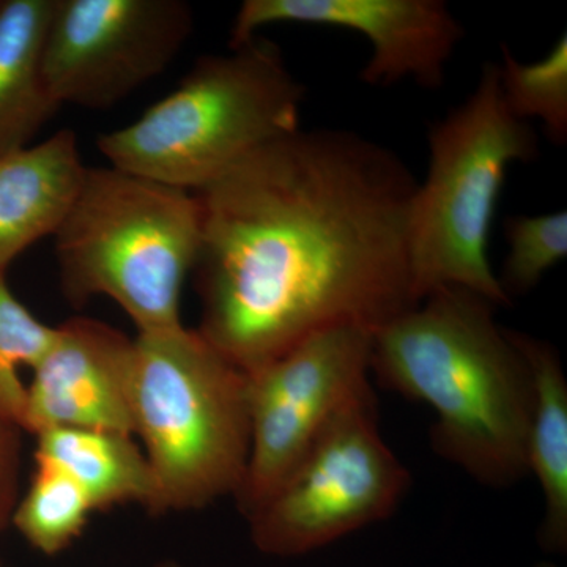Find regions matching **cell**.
<instances>
[{
  "instance_id": "1",
  "label": "cell",
  "mask_w": 567,
  "mask_h": 567,
  "mask_svg": "<svg viewBox=\"0 0 567 567\" xmlns=\"http://www.w3.org/2000/svg\"><path fill=\"white\" fill-rule=\"evenodd\" d=\"M417 182L385 145L298 130L196 193L197 331L249 374L309 336L375 333L415 308L409 260Z\"/></svg>"
},
{
  "instance_id": "2",
  "label": "cell",
  "mask_w": 567,
  "mask_h": 567,
  "mask_svg": "<svg viewBox=\"0 0 567 567\" xmlns=\"http://www.w3.org/2000/svg\"><path fill=\"white\" fill-rule=\"evenodd\" d=\"M496 306L443 287L372 334L371 374L386 390L435 413L432 450L486 487L528 473L533 382Z\"/></svg>"
},
{
  "instance_id": "3",
  "label": "cell",
  "mask_w": 567,
  "mask_h": 567,
  "mask_svg": "<svg viewBox=\"0 0 567 567\" xmlns=\"http://www.w3.org/2000/svg\"><path fill=\"white\" fill-rule=\"evenodd\" d=\"M305 87L281 48L254 37L197 59L175 91L140 118L103 133L110 166L197 193L246 156L301 128Z\"/></svg>"
},
{
  "instance_id": "4",
  "label": "cell",
  "mask_w": 567,
  "mask_h": 567,
  "mask_svg": "<svg viewBox=\"0 0 567 567\" xmlns=\"http://www.w3.org/2000/svg\"><path fill=\"white\" fill-rule=\"evenodd\" d=\"M52 238L69 303L110 298L137 333L182 327L183 287L200 248L196 193L114 166H87Z\"/></svg>"
},
{
  "instance_id": "5",
  "label": "cell",
  "mask_w": 567,
  "mask_h": 567,
  "mask_svg": "<svg viewBox=\"0 0 567 567\" xmlns=\"http://www.w3.org/2000/svg\"><path fill=\"white\" fill-rule=\"evenodd\" d=\"M132 409L155 477V516L237 494L251 443L248 375L197 328L134 336Z\"/></svg>"
},
{
  "instance_id": "6",
  "label": "cell",
  "mask_w": 567,
  "mask_h": 567,
  "mask_svg": "<svg viewBox=\"0 0 567 567\" xmlns=\"http://www.w3.org/2000/svg\"><path fill=\"white\" fill-rule=\"evenodd\" d=\"M537 140L507 111L498 70L487 63L475 91L429 132V169L409 219V260L417 303L462 287L496 308L511 306L488 256L492 224L507 169L532 162Z\"/></svg>"
},
{
  "instance_id": "7",
  "label": "cell",
  "mask_w": 567,
  "mask_h": 567,
  "mask_svg": "<svg viewBox=\"0 0 567 567\" xmlns=\"http://www.w3.org/2000/svg\"><path fill=\"white\" fill-rule=\"evenodd\" d=\"M412 475L379 429L374 388L346 406L276 494L248 518L257 550L300 557L398 509Z\"/></svg>"
},
{
  "instance_id": "8",
  "label": "cell",
  "mask_w": 567,
  "mask_h": 567,
  "mask_svg": "<svg viewBox=\"0 0 567 567\" xmlns=\"http://www.w3.org/2000/svg\"><path fill=\"white\" fill-rule=\"evenodd\" d=\"M371 350V331L330 328L246 374L251 443L234 496L246 520L282 486L331 421L372 388Z\"/></svg>"
},
{
  "instance_id": "9",
  "label": "cell",
  "mask_w": 567,
  "mask_h": 567,
  "mask_svg": "<svg viewBox=\"0 0 567 567\" xmlns=\"http://www.w3.org/2000/svg\"><path fill=\"white\" fill-rule=\"evenodd\" d=\"M185 0H54L43 74L59 106L106 111L164 73L194 32Z\"/></svg>"
},
{
  "instance_id": "10",
  "label": "cell",
  "mask_w": 567,
  "mask_h": 567,
  "mask_svg": "<svg viewBox=\"0 0 567 567\" xmlns=\"http://www.w3.org/2000/svg\"><path fill=\"white\" fill-rule=\"evenodd\" d=\"M316 24L363 33L371 58L361 71L368 85L413 81L439 89L464 28L442 0H245L235 13L229 50L265 25Z\"/></svg>"
},
{
  "instance_id": "11",
  "label": "cell",
  "mask_w": 567,
  "mask_h": 567,
  "mask_svg": "<svg viewBox=\"0 0 567 567\" xmlns=\"http://www.w3.org/2000/svg\"><path fill=\"white\" fill-rule=\"evenodd\" d=\"M134 338L92 319L55 324L47 352L28 383L24 432L93 429L134 436Z\"/></svg>"
},
{
  "instance_id": "12",
  "label": "cell",
  "mask_w": 567,
  "mask_h": 567,
  "mask_svg": "<svg viewBox=\"0 0 567 567\" xmlns=\"http://www.w3.org/2000/svg\"><path fill=\"white\" fill-rule=\"evenodd\" d=\"M85 169L76 134L66 128L0 156V275L33 245L54 237Z\"/></svg>"
},
{
  "instance_id": "13",
  "label": "cell",
  "mask_w": 567,
  "mask_h": 567,
  "mask_svg": "<svg viewBox=\"0 0 567 567\" xmlns=\"http://www.w3.org/2000/svg\"><path fill=\"white\" fill-rule=\"evenodd\" d=\"M52 6L54 0H0V156L33 144L61 110L43 74Z\"/></svg>"
},
{
  "instance_id": "14",
  "label": "cell",
  "mask_w": 567,
  "mask_h": 567,
  "mask_svg": "<svg viewBox=\"0 0 567 567\" xmlns=\"http://www.w3.org/2000/svg\"><path fill=\"white\" fill-rule=\"evenodd\" d=\"M533 382V412L528 434V473L544 496L539 540L548 550L567 547V379L561 358L543 339L518 333Z\"/></svg>"
},
{
  "instance_id": "15",
  "label": "cell",
  "mask_w": 567,
  "mask_h": 567,
  "mask_svg": "<svg viewBox=\"0 0 567 567\" xmlns=\"http://www.w3.org/2000/svg\"><path fill=\"white\" fill-rule=\"evenodd\" d=\"M35 439V458L69 475L87 495L95 513L134 503L155 514V477L133 435L50 429Z\"/></svg>"
},
{
  "instance_id": "16",
  "label": "cell",
  "mask_w": 567,
  "mask_h": 567,
  "mask_svg": "<svg viewBox=\"0 0 567 567\" xmlns=\"http://www.w3.org/2000/svg\"><path fill=\"white\" fill-rule=\"evenodd\" d=\"M93 513L87 495L69 475L35 458L31 486L14 507L11 527L37 551L55 557L80 539Z\"/></svg>"
},
{
  "instance_id": "17",
  "label": "cell",
  "mask_w": 567,
  "mask_h": 567,
  "mask_svg": "<svg viewBox=\"0 0 567 567\" xmlns=\"http://www.w3.org/2000/svg\"><path fill=\"white\" fill-rule=\"evenodd\" d=\"M498 70L499 91L507 111L528 122L537 118L551 141L567 140V33H563L539 61L522 63L503 47Z\"/></svg>"
},
{
  "instance_id": "18",
  "label": "cell",
  "mask_w": 567,
  "mask_h": 567,
  "mask_svg": "<svg viewBox=\"0 0 567 567\" xmlns=\"http://www.w3.org/2000/svg\"><path fill=\"white\" fill-rule=\"evenodd\" d=\"M55 327L44 323L11 292L0 275V421L24 432L28 383L22 371H32L54 339ZM25 434V432H24Z\"/></svg>"
},
{
  "instance_id": "19",
  "label": "cell",
  "mask_w": 567,
  "mask_h": 567,
  "mask_svg": "<svg viewBox=\"0 0 567 567\" xmlns=\"http://www.w3.org/2000/svg\"><path fill=\"white\" fill-rule=\"evenodd\" d=\"M507 256L499 286L506 297H522L567 256V212L513 216L505 221Z\"/></svg>"
},
{
  "instance_id": "20",
  "label": "cell",
  "mask_w": 567,
  "mask_h": 567,
  "mask_svg": "<svg viewBox=\"0 0 567 567\" xmlns=\"http://www.w3.org/2000/svg\"><path fill=\"white\" fill-rule=\"evenodd\" d=\"M22 434L17 425L0 421V535L11 527L21 496Z\"/></svg>"
},
{
  "instance_id": "21",
  "label": "cell",
  "mask_w": 567,
  "mask_h": 567,
  "mask_svg": "<svg viewBox=\"0 0 567 567\" xmlns=\"http://www.w3.org/2000/svg\"><path fill=\"white\" fill-rule=\"evenodd\" d=\"M539 567H555V566H551V565H544V566H539Z\"/></svg>"
},
{
  "instance_id": "22",
  "label": "cell",
  "mask_w": 567,
  "mask_h": 567,
  "mask_svg": "<svg viewBox=\"0 0 567 567\" xmlns=\"http://www.w3.org/2000/svg\"><path fill=\"white\" fill-rule=\"evenodd\" d=\"M163 567H178V566H163Z\"/></svg>"
},
{
  "instance_id": "23",
  "label": "cell",
  "mask_w": 567,
  "mask_h": 567,
  "mask_svg": "<svg viewBox=\"0 0 567 567\" xmlns=\"http://www.w3.org/2000/svg\"><path fill=\"white\" fill-rule=\"evenodd\" d=\"M0 567H3L2 561H0Z\"/></svg>"
}]
</instances>
